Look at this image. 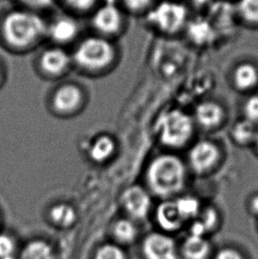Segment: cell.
Returning <instances> with one entry per match:
<instances>
[{"instance_id":"obj_1","label":"cell","mask_w":258,"mask_h":259,"mask_svg":"<svg viewBox=\"0 0 258 259\" xmlns=\"http://www.w3.org/2000/svg\"><path fill=\"white\" fill-rule=\"evenodd\" d=\"M145 179L154 196L162 200L174 199L185 188L187 167L178 156L163 153L150 160Z\"/></svg>"},{"instance_id":"obj_2","label":"cell","mask_w":258,"mask_h":259,"mask_svg":"<svg viewBox=\"0 0 258 259\" xmlns=\"http://www.w3.org/2000/svg\"><path fill=\"white\" fill-rule=\"evenodd\" d=\"M47 29L48 25L44 19L30 11H13L7 14L2 24L6 41L18 48L35 45L47 35Z\"/></svg>"},{"instance_id":"obj_3","label":"cell","mask_w":258,"mask_h":259,"mask_svg":"<svg viewBox=\"0 0 258 259\" xmlns=\"http://www.w3.org/2000/svg\"><path fill=\"white\" fill-rule=\"evenodd\" d=\"M194 118L180 109L162 112L156 121V131L161 144L170 149L184 147L192 139Z\"/></svg>"},{"instance_id":"obj_4","label":"cell","mask_w":258,"mask_h":259,"mask_svg":"<svg viewBox=\"0 0 258 259\" xmlns=\"http://www.w3.org/2000/svg\"><path fill=\"white\" fill-rule=\"evenodd\" d=\"M147 22L164 35L178 34L189 21V8L179 0L157 1L145 14Z\"/></svg>"},{"instance_id":"obj_5","label":"cell","mask_w":258,"mask_h":259,"mask_svg":"<svg viewBox=\"0 0 258 259\" xmlns=\"http://www.w3.org/2000/svg\"><path fill=\"white\" fill-rule=\"evenodd\" d=\"M115 55L112 44L101 36L84 39L73 54L74 62L89 70H98L111 64Z\"/></svg>"},{"instance_id":"obj_6","label":"cell","mask_w":258,"mask_h":259,"mask_svg":"<svg viewBox=\"0 0 258 259\" xmlns=\"http://www.w3.org/2000/svg\"><path fill=\"white\" fill-rule=\"evenodd\" d=\"M221 158L217 144L210 140H200L193 144L188 154L189 165L195 174L205 175L216 167Z\"/></svg>"},{"instance_id":"obj_7","label":"cell","mask_w":258,"mask_h":259,"mask_svg":"<svg viewBox=\"0 0 258 259\" xmlns=\"http://www.w3.org/2000/svg\"><path fill=\"white\" fill-rule=\"evenodd\" d=\"M120 203L129 219L135 221L145 220L152 208L150 192L138 185L127 188L121 195Z\"/></svg>"},{"instance_id":"obj_8","label":"cell","mask_w":258,"mask_h":259,"mask_svg":"<svg viewBox=\"0 0 258 259\" xmlns=\"http://www.w3.org/2000/svg\"><path fill=\"white\" fill-rule=\"evenodd\" d=\"M143 254L146 259H180L175 240L164 232L147 235L143 240Z\"/></svg>"},{"instance_id":"obj_9","label":"cell","mask_w":258,"mask_h":259,"mask_svg":"<svg viewBox=\"0 0 258 259\" xmlns=\"http://www.w3.org/2000/svg\"><path fill=\"white\" fill-rule=\"evenodd\" d=\"M122 12L115 0H105V4L95 12L92 22L95 28L105 35L117 34L122 28Z\"/></svg>"},{"instance_id":"obj_10","label":"cell","mask_w":258,"mask_h":259,"mask_svg":"<svg viewBox=\"0 0 258 259\" xmlns=\"http://www.w3.org/2000/svg\"><path fill=\"white\" fill-rule=\"evenodd\" d=\"M225 116L222 105L216 101L205 100L196 105L194 120L203 130H214L223 123Z\"/></svg>"},{"instance_id":"obj_11","label":"cell","mask_w":258,"mask_h":259,"mask_svg":"<svg viewBox=\"0 0 258 259\" xmlns=\"http://www.w3.org/2000/svg\"><path fill=\"white\" fill-rule=\"evenodd\" d=\"M155 217L164 233H173L182 229L186 221L179 212L175 199L163 200L157 205Z\"/></svg>"},{"instance_id":"obj_12","label":"cell","mask_w":258,"mask_h":259,"mask_svg":"<svg viewBox=\"0 0 258 259\" xmlns=\"http://www.w3.org/2000/svg\"><path fill=\"white\" fill-rule=\"evenodd\" d=\"M82 93L75 85L66 84L60 87L54 94L53 105L57 111L63 113L71 112L80 106Z\"/></svg>"},{"instance_id":"obj_13","label":"cell","mask_w":258,"mask_h":259,"mask_svg":"<svg viewBox=\"0 0 258 259\" xmlns=\"http://www.w3.org/2000/svg\"><path fill=\"white\" fill-rule=\"evenodd\" d=\"M79 26L76 21L69 17H60L48 25L47 35L58 44H66L73 41L78 35Z\"/></svg>"},{"instance_id":"obj_14","label":"cell","mask_w":258,"mask_h":259,"mask_svg":"<svg viewBox=\"0 0 258 259\" xmlns=\"http://www.w3.org/2000/svg\"><path fill=\"white\" fill-rule=\"evenodd\" d=\"M71 58L61 48L46 50L40 59L42 70L50 74H60L68 68Z\"/></svg>"},{"instance_id":"obj_15","label":"cell","mask_w":258,"mask_h":259,"mask_svg":"<svg viewBox=\"0 0 258 259\" xmlns=\"http://www.w3.org/2000/svg\"><path fill=\"white\" fill-rule=\"evenodd\" d=\"M211 244L205 236L189 235L182 242V255L184 259H209Z\"/></svg>"},{"instance_id":"obj_16","label":"cell","mask_w":258,"mask_h":259,"mask_svg":"<svg viewBox=\"0 0 258 259\" xmlns=\"http://www.w3.org/2000/svg\"><path fill=\"white\" fill-rule=\"evenodd\" d=\"M233 81L240 91H251L258 84L257 67L249 62L238 65L233 74Z\"/></svg>"},{"instance_id":"obj_17","label":"cell","mask_w":258,"mask_h":259,"mask_svg":"<svg viewBox=\"0 0 258 259\" xmlns=\"http://www.w3.org/2000/svg\"><path fill=\"white\" fill-rule=\"evenodd\" d=\"M115 151V140L108 135H102L91 144L89 155L91 160L100 164L110 159Z\"/></svg>"},{"instance_id":"obj_18","label":"cell","mask_w":258,"mask_h":259,"mask_svg":"<svg viewBox=\"0 0 258 259\" xmlns=\"http://www.w3.org/2000/svg\"><path fill=\"white\" fill-rule=\"evenodd\" d=\"M112 235L116 242L120 244H132L138 237V228L131 219H120L112 227Z\"/></svg>"},{"instance_id":"obj_19","label":"cell","mask_w":258,"mask_h":259,"mask_svg":"<svg viewBox=\"0 0 258 259\" xmlns=\"http://www.w3.org/2000/svg\"><path fill=\"white\" fill-rule=\"evenodd\" d=\"M76 218V211L74 208L67 203H59L50 210L51 221L59 228H71L75 223Z\"/></svg>"},{"instance_id":"obj_20","label":"cell","mask_w":258,"mask_h":259,"mask_svg":"<svg viewBox=\"0 0 258 259\" xmlns=\"http://www.w3.org/2000/svg\"><path fill=\"white\" fill-rule=\"evenodd\" d=\"M19 259H55L53 247L42 240L28 242L21 250Z\"/></svg>"},{"instance_id":"obj_21","label":"cell","mask_w":258,"mask_h":259,"mask_svg":"<svg viewBox=\"0 0 258 259\" xmlns=\"http://www.w3.org/2000/svg\"><path fill=\"white\" fill-rule=\"evenodd\" d=\"M174 199L179 212L186 222L194 221L198 218L202 207L200 201L195 196L185 195L177 196Z\"/></svg>"},{"instance_id":"obj_22","label":"cell","mask_w":258,"mask_h":259,"mask_svg":"<svg viewBox=\"0 0 258 259\" xmlns=\"http://www.w3.org/2000/svg\"><path fill=\"white\" fill-rule=\"evenodd\" d=\"M254 123L248 121V119H242L235 123L232 128V137L236 144L240 145H248L254 144L257 128Z\"/></svg>"},{"instance_id":"obj_23","label":"cell","mask_w":258,"mask_h":259,"mask_svg":"<svg viewBox=\"0 0 258 259\" xmlns=\"http://www.w3.org/2000/svg\"><path fill=\"white\" fill-rule=\"evenodd\" d=\"M235 11L243 23L258 27V0H237Z\"/></svg>"},{"instance_id":"obj_24","label":"cell","mask_w":258,"mask_h":259,"mask_svg":"<svg viewBox=\"0 0 258 259\" xmlns=\"http://www.w3.org/2000/svg\"><path fill=\"white\" fill-rule=\"evenodd\" d=\"M94 259H126V252L116 243H105L98 248Z\"/></svg>"},{"instance_id":"obj_25","label":"cell","mask_w":258,"mask_h":259,"mask_svg":"<svg viewBox=\"0 0 258 259\" xmlns=\"http://www.w3.org/2000/svg\"><path fill=\"white\" fill-rule=\"evenodd\" d=\"M219 217V213L214 207L206 206L204 208L202 207L197 219L202 222L208 234L209 232L213 231L218 228V224L220 222Z\"/></svg>"},{"instance_id":"obj_26","label":"cell","mask_w":258,"mask_h":259,"mask_svg":"<svg viewBox=\"0 0 258 259\" xmlns=\"http://www.w3.org/2000/svg\"><path fill=\"white\" fill-rule=\"evenodd\" d=\"M126 10L133 14H145L155 6L157 0H121Z\"/></svg>"},{"instance_id":"obj_27","label":"cell","mask_w":258,"mask_h":259,"mask_svg":"<svg viewBox=\"0 0 258 259\" xmlns=\"http://www.w3.org/2000/svg\"><path fill=\"white\" fill-rule=\"evenodd\" d=\"M245 119L248 121L258 124V95H252L245 101L243 105Z\"/></svg>"},{"instance_id":"obj_28","label":"cell","mask_w":258,"mask_h":259,"mask_svg":"<svg viewBox=\"0 0 258 259\" xmlns=\"http://www.w3.org/2000/svg\"><path fill=\"white\" fill-rule=\"evenodd\" d=\"M16 251V243L10 235L0 234V259H6L14 256Z\"/></svg>"},{"instance_id":"obj_29","label":"cell","mask_w":258,"mask_h":259,"mask_svg":"<svg viewBox=\"0 0 258 259\" xmlns=\"http://www.w3.org/2000/svg\"><path fill=\"white\" fill-rule=\"evenodd\" d=\"M214 259H245V257L237 249L224 248L218 251Z\"/></svg>"},{"instance_id":"obj_30","label":"cell","mask_w":258,"mask_h":259,"mask_svg":"<svg viewBox=\"0 0 258 259\" xmlns=\"http://www.w3.org/2000/svg\"><path fill=\"white\" fill-rule=\"evenodd\" d=\"M66 4L76 10L84 11L93 7L97 0H65Z\"/></svg>"},{"instance_id":"obj_31","label":"cell","mask_w":258,"mask_h":259,"mask_svg":"<svg viewBox=\"0 0 258 259\" xmlns=\"http://www.w3.org/2000/svg\"><path fill=\"white\" fill-rule=\"evenodd\" d=\"M25 6L31 8H47L53 5L54 0H20Z\"/></svg>"},{"instance_id":"obj_32","label":"cell","mask_w":258,"mask_h":259,"mask_svg":"<svg viewBox=\"0 0 258 259\" xmlns=\"http://www.w3.org/2000/svg\"><path fill=\"white\" fill-rule=\"evenodd\" d=\"M248 207H249L250 212L253 215L258 216V194H255L250 198L249 203H248Z\"/></svg>"},{"instance_id":"obj_33","label":"cell","mask_w":258,"mask_h":259,"mask_svg":"<svg viewBox=\"0 0 258 259\" xmlns=\"http://www.w3.org/2000/svg\"><path fill=\"white\" fill-rule=\"evenodd\" d=\"M254 144H255V146H256V148L258 149V128L257 132H256V136H255V142H254Z\"/></svg>"},{"instance_id":"obj_34","label":"cell","mask_w":258,"mask_h":259,"mask_svg":"<svg viewBox=\"0 0 258 259\" xmlns=\"http://www.w3.org/2000/svg\"><path fill=\"white\" fill-rule=\"evenodd\" d=\"M6 259H19V258H16V257H15V256H11V257H8V258H6Z\"/></svg>"},{"instance_id":"obj_35","label":"cell","mask_w":258,"mask_h":259,"mask_svg":"<svg viewBox=\"0 0 258 259\" xmlns=\"http://www.w3.org/2000/svg\"><path fill=\"white\" fill-rule=\"evenodd\" d=\"M0 76H1V70H0Z\"/></svg>"}]
</instances>
